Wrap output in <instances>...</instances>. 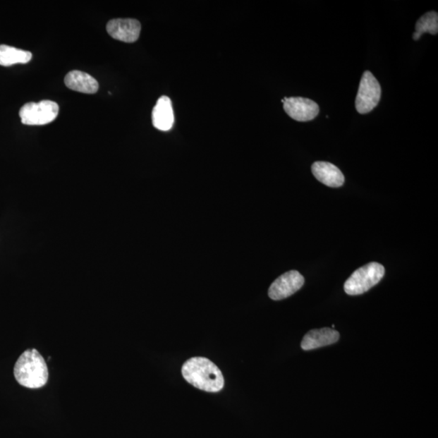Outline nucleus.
Wrapping results in <instances>:
<instances>
[{
	"instance_id": "1",
	"label": "nucleus",
	"mask_w": 438,
	"mask_h": 438,
	"mask_svg": "<svg viewBox=\"0 0 438 438\" xmlns=\"http://www.w3.org/2000/svg\"><path fill=\"white\" fill-rule=\"evenodd\" d=\"M182 375L189 384L204 391L217 393L224 387L223 373L205 357H193L187 360L182 366Z\"/></svg>"
},
{
	"instance_id": "2",
	"label": "nucleus",
	"mask_w": 438,
	"mask_h": 438,
	"mask_svg": "<svg viewBox=\"0 0 438 438\" xmlns=\"http://www.w3.org/2000/svg\"><path fill=\"white\" fill-rule=\"evenodd\" d=\"M14 376L20 385L39 389L48 382V367L44 358L36 349L26 350L16 362Z\"/></svg>"
},
{
	"instance_id": "3",
	"label": "nucleus",
	"mask_w": 438,
	"mask_h": 438,
	"mask_svg": "<svg viewBox=\"0 0 438 438\" xmlns=\"http://www.w3.org/2000/svg\"><path fill=\"white\" fill-rule=\"evenodd\" d=\"M385 275V268L377 262H371L357 269L344 284V291L350 296L365 293L376 286Z\"/></svg>"
},
{
	"instance_id": "4",
	"label": "nucleus",
	"mask_w": 438,
	"mask_h": 438,
	"mask_svg": "<svg viewBox=\"0 0 438 438\" xmlns=\"http://www.w3.org/2000/svg\"><path fill=\"white\" fill-rule=\"evenodd\" d=\"M59 111L56 102L43 100L26 104L20 108L19 116L25 126H45L56 120Z\"/></svg>"
},
{
	"instance_id": "5",
	"label": "nucleus",
	"mask_w": 438,
	"mask_h": 438,
	"mask_svg": "<svg viewBox=\"0 0 438 438\" xmlns=\"http://www.w3.org/2000/svg\"><path fill=\"white\" fill-rule=\"evenodd\" d=\"M382 88L375 75L365 71L362 75L358 93L355 99V109L360 114L372 111L379 104Z\"/></svg>"
},
{
	"instance_id": "6",
	"label": "nucleus",
	"mask_w": 438,
	"mask_h": 438,
	"mask_svg": "<svg viewBox=\"0 0 438 438\" xmlns=\"http://www.w3.org/2000/svg\"><path fill=\"white\" fill-rule=\"evenodd\" d=\"M304 284L305 279L303 275L296 270H291L281 275L270 286L268 292L269 298L274 300L288 298L298 291Z\"/></svg>"
},
{
	"instance_id": "7",
	"label": "nucleus",
	"mask_w": 438,
	"mask_h": 438,
	"mask_svg": "<svg viewBox=\"0 0 438 438\" xmlns=\"http://www.w3.org/2000/svg\"><path fill=\"white\" fill-rule=\"evenodd\" d=\"M282 102L286 113L296 121H310L318 116L319 106L311 99L301 97H285Z\"/></svg>"
},
{
	"instance_id": "8",
	"label": "nucleus",
	"mask_w": 438,
	"mask_h": 438,
	"mask_svg": "<svg viewBox=\"0 0 438 438\" xmlns=\"http://www.w3.org/2000/svg\"><path fill=\"white\" fill-rule=\"evenodd\" d=\"M142 25L136 19H114L107 25V31L114 39L132 43L139 39Z\"/></svg>"
},
{
	"instance_id": "9",
	"label": "nucleus",
	"mask_w": 438,
	"mask_h": 438,
	"mask_svg": "<svg viewBox=\"0 0 438 438\" xmlns=\"http://www.w3.org/2000/svg\"><path fill=\"white\" fill-rule=\"evenodd\" d=\"M312 172L318 181L328 187L339 188L345 182L343 172L331 162H315L312 165Z\"/></svg>"
},
{
	"instance_id": "10",
	"label": "nucleus",
	"mask_w": 438,
	"mask_h": 438,
	"mask_svg": "<svg viewBox=\"0 0 438 438\" xmlns=\"http://www.w3.org/2000/svg\"><path fill=\"white\" fill-rule=\"evenodd\" d=\"M339 333L334 329L322 328L312 329L305 335L301 348L305 351L315 350L338 342Z\"/></svg>"
},
{
	"instance_id": "11",
	"label": "nucleus",
	"mask_w": 438,
	"mask_h": 438,
	"mask_svg": "<svg viewBox=\"0 0 438 438\" xmlns=\"http://www.w3.org/2000/svg\"><path fill=\"white\" fill-rule=\"evenodd\" d=\"M175 117L171 101L167 96H162L152 112L153 126L160 131H169L174 124Z\"/></svg>"
},
{
	"instance_id": "12",
	"label": "nucleus",
	"mask_w": 438,
	"mask_h": 438,
	"mask_svg": "<svg viewBox=\"0 0 438 438\" xmlns=\"http://www.w3.org/2000/svg\"><path fill=\"white\" fill-rule=\"evenodd\" d=\"M64 83L70 90L87 95L97 93L99 88V83L93 77L78 70L68 73L64 78Z\"/></svg>"
},
{
	"instance_id": "13",
	"label": "nucleus",
	"mask_w": 438,
	"mask_h": 438,
	"mask_svg": "<svg viewBox=\"0 0 438 438\" xmlns=\"http://www.w3.org/2000/svg\"><path fill=\"white\" fill-rule=\"evenodd\" d=\"M32 59V53L7 45H0V65L4 67L16 63H27Z\"/></svg>"
},
{
	"instance_id": "14",
	"label": "nucleus",
	"mask_w": 438,
	"mask_h": 438,
	"mask_svg": "<svg viewBox=\"0 0 438 438\" xmlns=\"http://www.w3.org/2000/svg\"><path fill=\"white\" fill-rule=\"evenodd\" d=\"M425 32H430L435 35L438 32V14L432 11L427 13L418 20L415 24V32L413 34V39L418 41Z\"/></svg>"
}]
</instances>
